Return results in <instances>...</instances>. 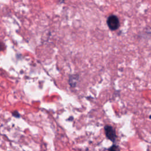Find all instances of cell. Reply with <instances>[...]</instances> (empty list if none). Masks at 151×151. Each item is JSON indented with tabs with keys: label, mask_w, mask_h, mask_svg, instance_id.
I'll list each match as a JSON object with an SVG mask.
<instances>
[{
	"label": "cell",
	"mask_w": 151,
	"mask_h": 151,
	"mask_svg": "<svg viewBox=\"0 0 151 151\" xmlns=\"http://www.w3.org/2000/svg\"><path fill=\"white\" fill-rule=\"evenodd\" d=\"M107 24L111 30H116L119 27V20L118 18L114 15H110L107 19Z\"/></svg>",
	"instance_id": "6da1fadb"
},
{
	"label": "cell",
	"mask_w": 151,
	"mask_h": 151,
	"mask_svg": "<svg viewBox=\"0 0 151 151\" xmlns=\"http://www.w3.org/2000/svg\"><path fill=\"white\" fill-rule=\"evenodd\" d=\"M109 151H120V149H119L118 146L116 145H113L111 147H110Z\"/></svg>",
	"instance_id": "277c9868"
},
{
	"label": "cell",
	"mask_w": 151,
	"mask_h": 151,
	"mask_svg": "<svg viewBox=\"0 0 151 151\" xmlns=\"http://www.w3.org/2000/svg\"><path fill=\"white\" fill-rule=\"evenodd\" d=\"M104 132L106 136L108 139L114 142L116 138V134L114 129L112 126L110 125H106L104 126Z\"/></svg>",
	"instance_id": "7a4b0ae2"
},
{
	"label": "cell",
	"mask_w": 151,
	"mask_h": 151,
	"mask_svg": "<svg viewBox=\"0 0 151 151\" xmlns=\"http://www.w3.org/2000/svg\"><path fill=\"white\" fill-rule=\"evenodd\" d=\"M12 114L15 117H17V118H19L20 117V114L18 113V111H17V110H15L13 112H12Z\"/></svg>",
	"instance_id": "5b68a950"
},
{
	"label": "cell",
	"mask_w": 151,
	"mask_h": 151,
	"mask_svg": "<svg viewBox=\"0 0 151 151\" xmlns=\"http://www.w3.org/2000/svg\"><path fill=\"white\" fill-rule=\"evenodd\" d=\"M5 48V46L3 42H0V51H3Z\"/></svg>",
	"instance_id": "8992f818"
},
{
	"label": "cell",
	"mask_w": 151,
	"mask_h": 151,
	"mask_svg": "<svg viewBox=\"0 0 151 151\" xmlns=\"http://www.w3.org/2000/svg\"><path fill=\"white\" fill-rule=\"evenodd\" d=\"M78 79V76L77 75L73 74V75L70 76L69 77V80H68V83H69V84L70 85V86H71L72 87H76Z\"/></svg>",
	"instance_id": "3957f363"
},
{
	"label": "cell",
	"mask_w": 151,
	"mask_h": 151,
	"mask_svg": "<svg viewBox=\"0 0 151 151\" xmlns=\"http://www.w3.org/2000/svg\"><path fill=\"white\" fill-rule=\"evenodd\" d=\"M73 119V117H70L68 118V120H72Z\"/></svg>",
	"instance_id": "52a82bcc"
}]
</instances>
